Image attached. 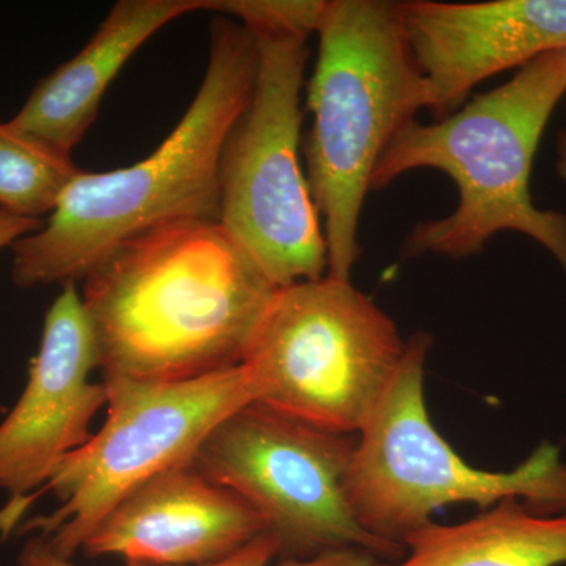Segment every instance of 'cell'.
Returning a JSON list of instances; mask_svg holds the SVG:
<instances>
[{
	"label": "cell",
	"instance_id": "6da1fadb",
	"mask_svg": "<svg viewBox=\"0 0 566 566\" xmlns=\"http://www.w3.org/2000/svg\"><path fill=\"white\" fill-rule=\"evenodd\" d=\"M82 282L104 378L140 382L240 367L277 290L221 223L196 219L123 241Z\"/></svg>",
	"mask_w": 566,
	"mask_h": 566
},
{
	"label": "cell",
	"instance_id": "7a4b0ae2",
	"mask_svg": "<svg viewBox=\"0 0 566 566\" xmlns=\"http://www.w3.org/2000/svg\"><path fill=\"white\" fill-rule=\"evenodd\" d=\"M207 73L177 128L147 158L70 182L39 232L11 245L21 289L77 283L118 244L175 221L219 222V159L251 99L259 44L243 24L216 18Z\"/></svg>",
	"mask_w": 566,
	"mask_h": 566
},
{
	"label": "cell",
	"instance_id": "3957f363",
	"mask_svg": "<svg viewBox=\"0 0 566 566\" xmlns=\"http://www.w3.org/2000/svg\"><path fill=\"white\" fill-rule=\"evenodd\" d=\"M565 93L566 48L521 66L506 84L455 114L430 125L411 122L395 136L371 191L411 170L436 169L449 175L460 193L452 214L417 223L405 256L464 259L512 230L542 244L566 273V214L538 210L531 193L536 148Z\"/></svg>",
	"mask_w": 566,
	"mask_h": 566
},
{
	"label": "cell",
	"instance_id": "277c9868",
	"mask_svg": "<svg viewBox=\"0 0 566 566\" xmlns=\"http://www.w3.org/2000/svg\"><path fill=\"white\" fill-rule=\"evenodd\" d=\"M316 33L307 181L323 218L327 275L352 281L360 211L376 167L395 136L428 109L427 85L397 2L331 0Z\"/></svg>",
	"mask_w": 566,
	"mask_h": 566
},
{
	"label": "cell",
	"instance_id": "5b68a950",
	"mask_svg": "<svg viewBox=\"0 0 566 566\" xmlns=\"http://www.w3.org/2000/svg\"><path fill=\"white\" fill-rule=\"evenodd\" d=\"M431 338L412 335L397 375L356 436L345 494L365 532L403 547L433 523L436 510L475 504L486 510L521 499L536 513H566V463L558 447L539 446L515 471L472 468L438 433L424 403V365Z\"/></svg>",
	"mask_w": 566,
	"mask_h": 566
},
{
	"label": "cell",
	"instance_id": "8992f818",
	"mask_svg": "<svg viewBox=\"0 0 566 566\" xmlns=\"http://www.w3.org/2000/svg\"><path fill=\"white\" fill-rule=\"evenodd\" d=\"M406 345L370 297L326 274L275 290L241 365L256 403L357 436L397 375Z\"/></svg>",
	"mask_w": 566,
	"mask_h": 566
},
{
	"label": "cell",
	"instance_id": "52a82bcc",
	"mask_svg": "<svg viewBox=\"0 0 566 566\" xmlns=\"http://www.w3.org/2000/svg\"><path fill=\"white\" fill-rule=\"evenodd\" d=\"M259 71L219 159V223L274 286L327 274L323 223L300 159L307 39L253 35Z\"/></svg>",
	"mask_w": 566,
	"mask_h": 566
},
{
	"label": "cell",
	"instance_id": "ba28073f",
	"mask_svg": "<svg viewBox=\"0 0 566 566\" xmlns=\"http://www.w3.org/2000/svg\"><path fill=\"white\" fill-rule=\"evenodd\" d=\"M102 430L55 469L43 491L62 505L29 524L59 554L80 553L123 499L163 472L191 463L208 434L253 401L243 365L182 382L104 378Z\"/></svg>",
	"mask_w": 566,
	"mask_h": 566
},
{
	"label": "cell",
	"instance_id": "9c48e42d",
	"mask_svg": "<svg viewBox=\"0 0 566 566\" xmlns=\"http://www.w3.org/2000/svg\"><path fill=\"white\" fill-rule=\"evenodd\" d=\"M356 436L251 401L205 438L191 463L259 513L279 560L359 549L392 564L403 547L365 532L346 501Z\"/></svg>",
	"mask_w": 566,
	"mask_h": 566
},
{
	"label": "cell",
	"instance_id": "30bf717a",
	"mask_svg": "<svg viewBox=\"0 0 566 566\" xmlns=\"http://www.w3.org/2000/svg\"><path fill=\"white\" fill-rule=\"evenodd\" d=\"M98 368L95 338L76 283H65L44 318L39 354L20 400L0 423V490L10 505L0 531L17 526L29 495L43 491L57 465L92 438L107 387L91 381Z\"/></svg>",
	"mask_w": 566,
	"mask_h": 566
},
{
	"label": "cell",
	"instance_id": "8fae6325",
	"mask_svg": "<svg viewBox=\"0 0 566 566\" xmlns=\"http://www.w3.org/2000/svg\"><path fill=\"white\" fill-rule=\"evenodd\" d=\"M398 13L438 118L488 77L566 48V0H412Z\"/></svg>",
	"mask_w": 566,
	"mask_h": 566
},
{
	"label": "cell",
	"instance_id": "7c38bea8",
	"mask_svg": "<svg viewBox=\"0 0 566 566\" xmlns=\"http://www.w3.org/2000/svg\"><path fill=\"white\" fill-rule=\"evenodd\" d=\"M259 513L192 463L163 472L115 506L82 547L128 566L221 564L264 534Z\"/></svg>",
	"mask_w": 566,
	"mask_h": 566
},
{
	"label": "cell",
	"instance_id": "4fadbf2b",
	"mask_svg": "<svg viewBox=\"0 0 566 566\" xmlns=\"http://www.w3.org/2000/svg\"><path fill=\"white\" fill-rule=\"evenodd\" d=\"M207 0H120L88 43L35 85L9 125L71 156L91 129L112 81L150 36Z\"/></svg>",
	"mask_w": 566,
	"mask_h": 566
},
{
	"label": "cell",
	"instance_id": "5bb4252c",
	"mask_svg": "<svg viewBox=\"0 0 566 566\" xmlns=\"http://www.w3.org/2000/svg\"><path fill=\"white\" fill-rule=\"evenodd\" d=\"M381 566H566V513L542 515L509 497L457 524L430 523Z\"/></svg>",
	"mask_w": 566,
	"mask_h": 566
},
{
	"label": "cell",
	"instance_id": "9a60e30c",
	"mask_svg": "<svg viewBox=\"0 0 566 566\" xmlns=\"http://www.w3.org/2000/svg\"><path fill=\"white\" fill-rule=\"evenodd\" d=\"M82 169L71 156L0 123V208L40 219L51 214Z\"/></svg>",
	"mask_w": 566,
	"mask_h": 566
},
{
	"label": "cell",
	"instance_id": "2e32d148",
	"mask_svg": "<svg viewBox=\"0 0 566 566\" xmlns=\"http://www.w3.org/2000/svg\"><path fill=\"white\" fill-rule=\"evenodd\" d=\"M324 0H207V10L240 18L253 35L308 39L322 22Z\"/></svg>",
	"mask_w": 566,
	"mask_h": 566
},
{
	"label": "cell",
	"instance_id": "e0dca14e",
	"mask_svg": "<svg viewBox=\"0 0 566 566\" xmlns=\"http://www.w3.org/2000/svg\"><path fill=\"white\" fill-rule=\"evenodd\" d=\"M382 562L359 549L333 551L304 560H279V546L264 532L232 557L211 566H381Z\"/></svg>",
	"mask_w": 566,
	"mask_h": 566
},
{
	"label": "cell",
	"instance_id": "ac0fdd59",
	"mask_svg": "<svg viewBox=\"0 0 566 566\" xmlns=\"http://www.w3.org/2000/svg\"><path fill=\"white\" fill-rule=\"evenodd\" d=\"M43 227L41 219L21 218L0 208V249L13 245L21 238L39 232Z\"/></svg>",
	"mask_w": 566,
	"mask_h": 566
},
{
	"label": "cell",
	"instance_id": "d6986e66",
	"mask_svg": "<svg viewBox=\"0 0 566 566\" xmlns=\"http://www.w3.org/2000/svg\"><path fill=\"white\" fill-rule=\"evenodd\" d=\"M18 566H77L71 558L59 556L43 538H32L22 549ZM128 566V565H126Z\"/></svg>",
	"mask_w": 566,
	"mask_h": 566
},
{
	"label": "cell",
	"instance_id": "ffe728a7",
	"mask_svg": "<svg viewBox=\"0 0 566 566\" xmlns=\"http://www.w3.org/2000/svg\"><path fill=\"white\" fill-rule=\"evenodd\" d=\"M557 170L566 180V132L558 134L557 139Z\"/></svg>",
	"mask_w": 566,
	"mask_h": 566
}]
</instances>
